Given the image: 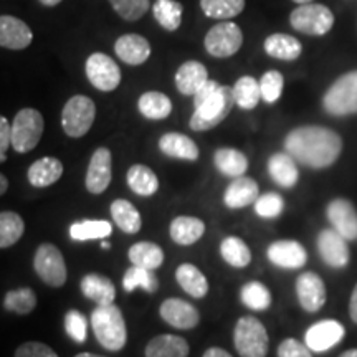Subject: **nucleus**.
<instances>
[{"label": "nucleus", "mask_w": 357, "mask_h": 357, "mask_svg": "<svg viewBox=\"0 0 357 357\" xmlns=\"http://www.w3.org/2000/svg\"><path fill=\"white\" fill-rule=\"evenodd\" d=\"M284 149L303 166L324 169L337 160L342 151V139L329 128L301 126L288 134Z\"/></svg>", "instance_id": "obj_1"}, {"label": "nucleus", "mask_w": 357, "mask_h": 357, "mask_svg": "<svg viewBox=\"0 0 357 357\" xmlns=\"http://www.w3.org/2000/svg\"><path fill=\"white\" fill-rule=\"evenodd\" d=\"M91 328L98 342L108 351H121L126 346L128 329L123 312L116 305L98 306L91 312Z\"/></svg>", "instance_id": "obj_2"}, {"label": "nucleus", "mask_w": 357, "mask_h": 357, "mask_svg": "<svg viewBox=\"0 0 357 357\" xmlns=\"http://www.w3.org/2000/svg\"><path fill=\"white\" fill-rule=\"evenodd\" d=\"M234 105V88L223 86L222 84L220 89H218L211 101H207L204 106H200V108L194 111L189 121L190 129L197 132L213 129L230 114Z\"/></svg>", "instance_id": "obj_3"}, {"label": "nucleus", "mask_w": 357, "mask_h": 357, "mask_svg": "<svg viewBox=\"0 0 357 357\" xmlns=\"http://www.w3.org/2000/svg\"><path fill=\"white\" fill-rule=\"evenodd\" d=\"M235 349L242 357H266L268 333L261 321L253 316H243L236 321L234 333Z\"/></svg>", "instance_id": "obj_4"}, {"label": "nucleus", "mask_w": 357, "mask_h": 357, "mask_svg": "<svg viewBox=\"0 0 357 357\" xmlns=\"http://www.w3.org/2000/svg\"><path fill=\"white\" fill-rule=\"evenodd\" d=\"M326 113L347 116L357 113V70L339 77L323 98Z\"/></svg>", "instance_id": "obj_5"}, {"label": "nucleus", "mask_w": 357, "mask_h": 357, "mask_svg": "<svg viewBox=\"0 0 357 357\" xmlns=\"http://www.w3.org/2000/svg\"><path fill=\"white\" fill-rule=\"evenodd\" d=\"M43 129L45 123L40 111L32 108L20 109L12 123V147L19 154L30 153L42 139Z\"/></svg>", "instance_id": "obj_6"}, {"label": "nucleus", "mask_w": 357, "mask_h": 357, "mask_svg": "<svg viewBox=\"0 0 357 357\" xmlns=\"http://www.w3.org/2000/svg\"><path fill=\"white\" fill-rule=\"evenodd\" d=\"M96 118V105L91 98L77 95L66 101L61 111V128L66 136L82 137L91 129Z\"/></svg>", "instance_id": "obj_7"}, {"label": "nucleus", "mask_w": 357, "mask_h": 357, "mask_svg": "<svg viewBox=\"0 0 357 357\" xmlns=\"http://www.w3.org/2000/svg\"><path fill=\"white\" fill-rule=\"evenodd\" d=\"M289 24L298 32L311 37H321L333 29L334 15L328 7L321 3H305L291 12Z\"/></svg>", "instance_id": "obj_8"}, {"label": "nucleus", "mask_w": 357, "mask_h": 357, "mask_svg": "<svg viewBox=\"0 0 357 357\" xmlns=\"http://www.w3.org/2000/svg\"><path fill=\"white\" fill-rule=\"evenodd\" d=\"M33 268L37 275L52 288H60L66 283V265L61 252L53 243H42L33 258Z\"/></svg>", "instance_id": "obj_9"}, {"label": "nucleus", "mask_w": 357, "mask_h": 357, "mask_svg": "<svg viewBox=\"0 0 357 357\" xmlns=\"http://www.w3.org/2000/svg\"><path fill=\"white\" fill-rule=\"evenodd\" d=\"M243 33L234 22L213 25L204 38L205 50L215 58H229L242 48Z\"/></svg>", "instance_id": "obj_10"}, {"label": "nucleus", "mask_w": 357, "mask_h": 357, "mask_svg": "<svg viewBox=\"0 0 357 357\" xmlns=\"http://www.w3.org/2000/svg\"><path fill=\"white\" fill-rule=\"evenodd\" d=\"M84 71H86L89 83L100 91H113L121 83V70L113 58L105 53H91L84 65Z\"/></svg>", "instance_id": "obj_11"}, {"label": "nucleus", "mask_w": 357, "mask_h": 357, "mask_svg": "<svg viewBox=\"0 0 357 357\" xmlns=\"http://www.w3.org/2000/svg\"><path fill=\"white\" fill-rule=\"evenodd\" d=\"M111 164H113L111 151L108 147H98L91 155V160H89L86 178H84L88 192L100 195L108 189V185L111 184V177H113Z\"/></svg>", "instance_id": "obj_12"}, {"label": "nucleus", "mask_w": 357, "mask_h": 357, "mask_svg": "<svg viewBox=\"0 0 357 357\" xmlns=\"http://www.w3.org/2000/svg\"><path fill=\"white\" fill-rule=\"evenodd\" d=\"M326 215L331 222L333 230H336L342 238H346L347 242L357 238V212L349 200L334 199L333 202H329Z\"/></svg>", "instance_id": "obj_13"}, {"label": "nucleus", "mask_w": 357, "mask_h": 357, "mask_svg": "<svg viewBox=\"0 0 357 357\" xmlns=\"http://www.w3.org/2000/svg\"><path fill=\"white\" fill-rule=\"evenodd\" d=\"M344 337V326L334 319L319 321L306 331V346L314 352L329 351Z\"/></svg>", "instance_id": "obj_14"}, {"label": "nucleus", "mask_w": 357, "mask_h": 357, "mask_svg": "<svg viewBox=\"0 0 357 357\" xmlns=\"http://www.w3.org/2000/svg\"><path fill=\"white\" fill-rule=\"evenodd\" d=\"M296 294L303 310L307 312L319 311L326 303V287L319 275L303 273L296 280Z\"/></svg>", "instance_id": "obj_15"}, {"label": "nucleus", "mask_w": 357, "mask_h": 357, "mask_svg": "<svg viewBox=\"0 0 357 357\" xmlns=\"http://www.w3.org/2000/svg\"><path fill=\"white\" fill-rule=\"evenodd\" d=\"M318 252L323 260L333 268H344L349 263V247L336 230L326 229L318 235Z\"/></svg>", "instance_id": "obj_16"}, {"label": "nucleus", "mask_w": 357, "mask_h": 357, "mask_svg": "<svg viewBox=\"0 0 357 357\" xmlns=\"http://www.w3.org/2000/svg\"><path fill=\"white\" fill-rule=\"evenodd\" d=\"M160 318L177 329H192L199 324L197 307L178 298H169L160 305Z\"/></svg>", "instance_id": "obj_17"}, {"label": "nucleus", "mask_w": 357, "mask_h": 357, "mask_svg": "<svg viewBox=\"0 0 357 357\" xmlns=\"http://www.w3.org/2000/svg\"><path fill=\"white\" fill-rule=\"evenodd\" d=\"M268 260L280 268L296 270L305 266L307 260V253L301 243L294 240H278L268 247Z\"/></svg>", "instance_id": "obj_18"}, {"label": "nucleus", "mask_w": 357, "mask_h": 357, "mask_svg": "<svg viewBox=\"0 0 357 357\" xmlns=\"http://www.w3.org/2000/svg\"><path fill=\"white\" fill-rule=\"evenodd\" d=\"M33 40L30 26L12 15L0 17V45L8 50H24Z\"/></svg>", "instance_id": "obj_19"}, {"label": "nucleus", "mask_w": 357, "mask_h": 357, "mask_svg": "<svg viewBox=\"0 0 357 357\" xmlns=\"http://www.w3.org/2000/svg\"><path fill=\"white\" fill-rule=\"evenodd\" d=\"M114 52L124 63L137 66L151 56V45L142 35L128 33L116 40Z\"/></svg>", "instance_id": "obj_20"}, {"label": "nucleus", "mask_w": 357, "mask_h": 357, "mask_svg": "<svg viewBox=\"0 0 357 357\" xmlns=\"http://www.w3.org/2000/svg\"><path fill=\"white\" fill-rule=\"evenodd\" d=\"M260 197V189L252 177L242 176L236 177L231 184L227 187L223 202L229 208H243L250 204H255Z\"/></svg>", "instance_id": "obj_21"}, {"label": "nucleus", "mask_w": 357, "mask_h": 357, "mask_svg": "<svg viewBox=\"0 0 357 357\" xmlns=\"http://www.w3.org/2000/svg\"><path fill=\"white\" fill-rule=\"evenodd\" d=\"M208 82V71L200 61H185L176 73V86L182 95L192 96Z\"/></svg>", "instance_id": "obj_22"}, {"label": "nucleus", "mask_w": 357, "mask_h": 357, "mask_svg": "<svg viewBox=\"0 0 357 357\" xmlns=\"http://www.w3.org/2000/svg\"><path fill=\"white\" fill-rule=\"evenodd\" d=\"M159 149L169 158L182 160H197L199 147L189 136L181 132H166L159 139Z\"/></svg>", "instance_id": "obj_23"}, {"label": "nucleus", "mask_w": 357, "mask_h": 357, "mask_svg": "<svg viewBox=\"0 0 357 357\" xmlns=\"http://www.w3.org/2000/svg\"><path fill=\"white\" fill-rule=\"evenodd\" d=\"M82 291L88 300L95 301L98 306L113 305L116 298V288L108 276L98 273L86 275L82 280Z\"/></svg>", "instance_id": "obj_24"}, {"label": "nucleus", "mask_w": 357, "mask_h": 357, "mask_svg": "<svg viewBox=\"0 0 357 357\" xmlns=\"http://www.w3.org/2000/svg\"><path fill=\"white\" fill-rule=\"evenodd\" d=\"M268 172H270V177L273 178L276 184L284 187V189H291L300 178L296 162L288 153L271 155L270 160H268Z\"/></svg>", "instance_id": "obj_25"}, {"label": "nucleus", "mask_w": 357, "mask_h": 357, "mask_svg": "<svg viewBox=\"0 0 357 357\" xmlns=\"http://www.w3.org/2000/svg\"><path fill=\"white\" fill-rule=\"evenodd\" d=\"M171 238L178 245H194L197 243L205 234V223L197 217H177L174 218L169 229Z\"/></svg>", "instance_id": "obj_26"}, {"label": "nucleus", "mask_w": 357, "mask_h": 357, "mask_svg": "<svg viewBox=\"0 0 357 357\" xmlns=\"http://www.w3.org/2000/svg\"><path fill=\"white\" fill-rule=\"evenodd\" d=\"M189 342L184 337L174 334H162L151 339L146 346V357H187Z\"/></svg>", "instance_id": "obj_27"}, {"label": "nucleus", "mask_w": 357, "mask_h": 357, "mask_svg": "<svg viewBox=\"0 0 357 357\" xmlns=\"http://www.w3.org/2000/svg\"><path fill=\"white\" fill-rule=\"evenodd\" d=\"M63 176V164L56 158H42L30 166L29 182L33 187H50Z\"/></svg>", "instance_id": "obj_28"}, {"label": "nucleus", "mask_w": 357, "mask_h": 357, "mask_svg": "<svg viewBox=\"0 0 357 357\" xmlns=\"http://www.w3.org/2000/svg\"><path fill=\"white\" fill-rule=\"evenodd\" d=\"M126 181L129 189L141 197H151L159 189V178L155 172L151 167L142 166V164H134L129 167Z\"/></svg>", "instance_id": "obj_29"}, {"label": "nucleus", "mask_w": 357, "mask_h": 357, "mask_svg": "<svg viewBox=\"0 0 357 357\" xmlns=\"http://www.w3.org/2000/svg\"><path fill=\"white\" fill-rule=\"evenodd\" d=\"M301 43L300 40L287 33H275L270 35L265 40V52L270 56L278 58L283 61H293L301 55Z\"/></svg>", "instance_id": "obj_30"}, {"label": "nucleus", "mask_w": 357, "mask_h": 357, "mask_svg": "<svg viewBox=\"0 0 357 357\" xmlns=\"http://www.w3.org/2000/svg\"><path fill=\"white\" fill-rule=\"evenodd\" d=\"M177 283L194 298H204L208 293V281L205 275L192 263H182L176 271Z\"/></svg>", "instance_id": "obj_31"}, {"label": "nucleus", "mask_w": 357, "mask_h": 357, "mask_svg": "<svg viewBox=\"0 0 357 357\" xmlns=\"http://www.w3.org/2000/svg\"><path fill=\"white\" fill-rule=\"evenodd\" d=\"M213 162H215V167L223 176L234 178L242 177L248 169L247 155L240 153V151L231 149V147H222V149L215 151Z\"/></svg>", "instance_id": "obj_32"}, {"label": "nucleus", "mask_w": 357, "mask_h": 357, "mask_svg": "<svg viewBox=\"0 0 357 357\" xmlns=\"http://www.w3.org/2000/svg\"><path fill=\"white\" fill-rule=\"evenodd\" d=\"M111 215H113L116 225H118L124 234L134 235L141 230V213L137 212V208L126 199H118L111 204Z\"/></svg>", "instance_id": "obj_33"}, {"label": "nucleus", "mask_w": 357, "mask_h": 357, "mask_svg": "<svg viewBox=\"0 0 357 357\" xmlns=\"http://www.w3.org/2000/svg\"><path fill=\"white\" fill-rule=\"evenodd\" d=\"M137 109L146 119H166L172 113V102L160 91H146L137 101Z\"/></svg>", "instance_id": "obj_34"}, {"label": "nucleus", "mask_w": 357, "mask_h": 357, "mask_svg": "<svg viewBox=\"0 0 357 357\" xmlns=\"http://www.w3.org/2000/svg\"><path fill=\"white\" fill-rule=\"evenodd\" d=\"M128 257L132 265L147 268V270H155V268H159L164 263L162 248L153 242L134 243L129 248Z\"/></svg>", "instance_id": "obj_35"}, {"label": "nucleus", "mask_w": 357, "mask_h": 357, "mask_svg": "<svg viewBox=\"0 0 357 357\" xmlns=\"http://www.w3.org/2000/svg\"><path fill=\"white\" fill-rule=\"evenodd\" d=\"M113 234V225L108 220H83L70 227V236L77 242L101 240Z\"/></svg>", "instance_id": "obj_36"}, {"label": "nucleus", "mask_w": 357, "mask_h": 357, "mask_svg": "<svg viewBox=\"0 0 357 357\" xmlns=\"http://www.w3.org/2000/svg\"><path fill=\"white\" fill-rule=\"evenodd\" d=\"M220 255L229 265L235 268H245L252 261V252L248 245L238 236H227L220 245Z\"/></svg>", "instance_id": "obj_37"}, {"label": "nucleus", "mask_w": 357, "mask_h": 357, "mask_svg": "<svg viewBox=\"0 0 357 357\" xmlns=\"http://www.w3.org/2000/svg\"><path fill=\"white\" fill-rule=\"evenodd\" d=\"M123 287L128 293H132L136 288L146 289L147 293H155L159 288V280L154 275V270H147V268L132 265L124 273Z\"/></svg>", "instance_id": "obj_38"}, {"label": "nucleus", "mask_w": 357, "mask_h": 357, "mask_svg": "<svg viewBox=\"0 0 357 357\" xmlns=\"http://www.w3.org/2000/svg\"><path fill=\"white\" fill-rule=\"evenodd\" d=\"M234 98L235 105L242 109H253L257 108L258 101L261 98L260 83L253 77H242L236 79L234 86Z\"/></svg>", "instance_id": "obj_39"}, {"label": "nucleus", "mask_w": 357, "mask_h": 357, "mask_svg": "<svg viewBox=\"0 0 357 357\" xmlns=\"http://www.w3.org/2000/svg\"><path fill=\"white\" fill-rule=\"evenodd\" d=\"M154 19L162 29L174 32L181 26L182 6L177 0H155L153 6Z\"/></svg>", "instance_id": "obj_40"}, {"label": "nucleus", "mask_w": 357, "mask_h": 357, "mask_svg": "<svg viewBox=\"0 0 357 357\" xmlns=\"http://www.w3.org/2000/svg\"><path fill=\"white\" fill-rule=\"evenodd\" d=\"M25 231V223L19 213L2 212L0 213V247L8 248L22 238Z\"/></svg>", "instance_id": "obj_41"}, {"label": "nucleus", "mask_w": 357, "mask_h": 357, "mask_svg": "<svg viewBox=\"0 0 357 357\" xmlns=\"http://www.w3.org/2000/svg\"><path fill=\"white\" fill-rule=\"evenodd\" d=\"M200 8L211 19L227 20L243 12L245 0H200Z\"/></svg>", "instance_id": "obj_42"}, {"label": "nucleus", "mask_w": 357, "mask_h": 357, "mask_svg": "<svg viewBox=\"0 0 357 357\" xmlns=\"http://www.w3.org/2000/svg\"><path fill=\"white\" fill-rule=\"evenodd\" d=\"M243 305L253 311H265L271 305V293L260 281H250L240 293Z\"/></svg>", "instance_id": "obj_43"}, {"label": "nucleus", "mask_w": 357, "mask_h": 357, "mask_svg": "<svg viewBox=\"0 0 357 357\" xmlns=\"http://www.w3.org/2000/svg\"><path fill=\"white\" fill-rule=\"evenodd\" d=\"M3 306L7 311L15 312V314H29L37 306V296L30 288L12 289L3 298Z\"/></svg>", "instance_id": "obj_44"}, {"label": "nucleus", "mask_w": 357, "mask_h": 357, "mask_svg": "<svg viewBox=\"0 0 357 357\" xmlns=\"http://www.w3.org/2000/svg\"><path fill=\"white\" fill-rule=\"evenodd\" d=\"M109 3L118 15L128 22L139 20L151 7L149 0H109Z\"/></svg>", "instance_id": "obj_45"}, {"label": "nucleus", "mask_w": 357, "mask_h": 357, "mask_svg": "<svg viewBox=\"0 0 357 357\" xmlns=\"http://www.w3.org/2000/svg\"><path fill=\"white\" fill-rule=\"evenodd\" d=\"M284 78L280 71L271 70L266 71L260 79V89H261V100L266 101L268 105H273L280 100L281 93H283Z\"/></svg>", "instance_id": "obj_46"}, {"label": "nucleus", "mask_w": 357, "mask_h": 357, "mask_svg": "<svg viewBox=\"0 0 357 357\" xmlns=\"http://www.w3.org/2000/svg\"><path fill=\"white\" fill-rule=\"evenodd\" d=\"M65 331L75 342L83 344L88 337V321L84 318V314H82V312L77 310H71L66 312Z\"/></svg>", "instance_id": "obj_47"}, {"label": "nucleus", "mask_w": 357, "mask_h": 357, "mask_svg": "<svg viewBox=\"0 0 357 357\" xmlns=\"http://www.w3.org/2000/svg\"><path fill=\"white\" fill-rule=\"evenodd\" d=\"M284 211V200L280 194L270 192V194L261 195L255 202L257 215L263 218H276Z\"/></svg>", "instance_id": "obj_48"}, {"label": "nucleus", "mask_w": 357, "mask_h": 357, "mask_svg": "<svg viewBox=\"0 0 357 357\" xmlns=\"http://www.w3.org/2000/svg\"><path fill=\"white\" fill-rule=\"evenodd\" d=\"M15 357H58V354L43 342H25L15 351Z\"/></svg>", "instance_id": "obj_49"}, {"label": "nucleus", "mask_w": 357, "mask_h": 357, "mask_svg": "<svg viewBox=\"0 0 357 357\" xmlns=\"http://www.w3.org/2000/svg\"><path fill=\"white\" fill-rule=\"evenodd\" d=\"M278 357H312L311 349L296 339H284L278 347Z\"/></svg>", "instance_id": "obj_50"}, {"label": "nucleus", "mask_w": 357, "mask_h": 357, "mask_svg": "<svg viewBox=\"0 0 357 357\" xmlns=\"http://www.w3.org/2000/svg\"><path fill=\"white\" fill-rule=\"evenodd\" d=\"M220 86H222V84H218L217 82H213V79H208V82L205 83L204 86L200 88L199 91L194 95V106H195V109L200 108V106H204L207 101H211L212 98L215 96V93L218 91V89H220Z\"/></svg>", "instance_id": "obj_51"}, {"label": "nucleus", "mask_w": 357, "mask_h": 357, "mask_svg": "<svg viewBox=\"0 0 357 357\" xmlns=\"http://www.w3.org/2000/svg\"><path fill=\"white\" fill-rule=\"evenodd\" d=\"M12 146V126L8 124L7 118L0 116V160L7 159V149Z\"/></svg>", "instance_id": "obj_52"}, {"label": "nucleus", "mask_w": 357, "mask_h": 357, "mask_svg": "<svg viewBox=\"0 0 357 357\" xmlns=\"http://www.w3.org/2000/svg\"><path fill=\"white\" fill-rule=\"evenodd\" d=\"M349 314H351L352 321L357 324V284H356L354 291H352V296L349 301Z\"/></svg>", "instance_id": "obj_53"}, {"label": "nucleus", "mask_w": 357, "mask_h": 357, "mask_svg": "<svg viewBox=\"0 0 357 357\" xmlns=\"http://www.w3.org/2000/svg\"><path fill=\"white\" fill-rule=\"evenodd\" d=\"M202 357H231L225 349H220V347H211V349L205 351Z\"/></svg>", "instance_id": "obj_54"}, {"label": "nucleus", "mask_w": 357, "mask_h": 357, "mask_svg": "<svg viewBox=\"0 0 357 357\" xmlns=\"http://www.w3.org/2000/svg\"><path fill=\"white\" fill-rule=\"evenodd\" d=\"M8 189V182H7V177L6 176H0V194H6Z\"/></svg>", "instance_id": "obj_55"}, {"label": "nucleus", "mask_w": 357, "mask_h": 357, "mask_svg": "<svg viewBox=\"0 0 357 357\" xmlns=\"http://www.w3.org/2000/svg\"><path fill=\"white\" fill-rule=\"evenodd\" d=\"M40 2H42L43 6H47V7H55L61 2V0H40Z\"/></svg>", "instance_id": "obj_56"}, {"label": "nucleus", "mask_w": 357, "mask_h": 357, "mask_svg": "<svg viewBox=\"0 0 357 357\" xmlns=\"http://www.w3.org/2000/svg\"><path fill=\"white\" fill-rule=\"evenodd\" d=\"M339 357H357V349H349V351L342 352Z\"/></svg>", "instance_id": "obj_57"}, {"label": "nucleus", "mask_w": 357, "mask_h": 357, "mask_svg": "<svg viewBox=\"0 0 357 357\" xmlns=\"http://www.w3.org/2000/svg\"><path fill=\"white\" fill-rule=\"evenodd\" d=\"M75 357H106V356H98V354H91V352H79L78 356Z\"/></svg>", "instance_id": "obj_58"}, {"label": "nucleus", "mask_w": 357, "mask_h": 357, "mask_svg": "<svg viewBox=\"0 0 357 357\" xmlns=\"http://www.w3.org/2000/svg\"><path fill=\"white\" fill-rule=\"evenodd\" d=\"M293 2L300 3V6H305V3H311V2H312V0H293Z\"/></svg>", "instance_id": "obj_59"}, {"label": "nucleus", "mask_w": 357, "mask_h": 357, "mask_svg": "<svg viewBox=\"0 0 357 357\" xmlns=\"http://www.w3.org/2000/svg\"><path fill=\"white\" fill-rule=\"evenodd\" d=\"M101 247H102V248H105V250H108V248L111 247V245H109L108 242H102V243H101Z\"/></svg>", "instance_id": "obj_60"}]
</instances>
